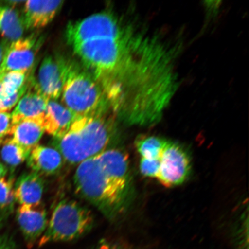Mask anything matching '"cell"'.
<instances>
[{"label":"cell","mask_w":249,"mask_h":249,"mask_svg":"<svg viewBox=\"0 0 249 249\" xmlns=\"http://www.w3.org/2000/svg\"><path fill=\"white\" fill-rule=\"evenodd\" d=\"M48 102L34 86L33 90L24 93L11 113L12 123L14 124L21 120H33L39 121L43 124Z\"/></svg>","instance_id":"13"},{"label":"cell","mask_w":249,"mask_h":249,"mask_svg":"<svg viewBox=\"0 0 249 249\" xmlns=\"http://www.w3.org/2000/svg\"><path fill=\"white\" fill-rule=\"evenodd\" d=\"M44 132L41 123L33 120H23L13 124L10 136L18 144L31 151L38 145Z\"/></svg>","instance_id":"16"},{"label":"cell","mask_w":249,"mask_h":249,"mask_svg":"<svg viewBox=\"0 0 249 249\" xmlns=\"http://www.w3.org/2000/svg\"><path fill=\"white\" fill-rule=\"evenodd\" d=\"M36 42L30 37L11 43L0 67V76L9 71L29 72L35 61Z\"/></svg>","instance_id":"9"},{"label":"cell","mask_w":249,"mask_h":249,"mask_svg":"<svg viewBox=\"0 0 249 249\" xmlns=\"http://www.w3.org/2000/svg\"><path fill=\"white\" fill-rule=\"evenodd\" d=\"M74 185L78 195L109 219L119 215L128 205L130 196L119 191L108 179L96 156L78 164Z\"/></svg>","instance_id":"3"},{"label":"cell","mask_w":249,"mask_h":249,"mask_svg":"<svg viewBox=\"0 0 249 249\" xmlns=\"http://www.w3.org/2000/svg\"><path fill=\"white\" fill-rule=\"evenodd\" d=\"M0 249H11L8 239L3 236H0Z\"/></svg>","instance_id":"24"},{"label":"cell","mask_w":249,"mask_h":249,"mask_svg":"<svg viewBox=\"0 0 249 249\" xmlns=\"http://www.w3.org/2000/svg\"><path fill=\"white\" fill-rule=\"evenodd\" d=\"M159 181L167 188L182 184L188 178L191 170L188 152L178 143L168 142L160 158Z\"/></svg>","instance_id":"6"},{"label":"cell","mask_w":249,"mask_h":249,"mask_svg":"<svg viewBox=\"0 0 249 249\" xmlns=\"http://www.w3.org/2000/svg\"><path fill=\"white\" fill-rule=\"evenodd\" d=\"M65 36L114 110L154 94L166 77L167 53L160 37L114 14L103 12L70 23Z\"/></svg>","instance_id":"1"},{"label":"cell","mask_w":249,"mask_h":249,"mask_svg":"<svg viewBox=\"0 0 249 249\" xmlns=\"http://www.w3.org/2000/svg\"><path fill=\"white\" fill-rule=\"evenodd\" d=\"M93 223L91 211L76 201L65 199L54 208L39 245L74 240L88 232Z\"/></svg>","instance_id":"5"},{"label":"cell","mask_w":249,"mask_h":249,"mask_svg":"<svg viewBox=\"0 0 249 249\" xmlns=\"http://www.w3.org/2000/svg\"><path fill=\"white\" fill-rule=\"evenodd\" d=\"M15 200L14 179L3 177L0 179V209L11 213Z\"/></svg>","instance_id":"20"},{"label":"cell","mask_w":249,"mask_h":249,"mask_svg":"<svg viewBox=\"0 0 249 249\" xmlns=\"http://www.w3.org/2000/svg\"><path fill=\"white\" fill-rule=\"evenodd\" d=\"M168 140L154 136H144L137 139L135 146L141 158L160 160Z\"/></svg>","instance_id":"18"},{"label":"cell","mask_w":249,"mask_h":249,"mask_svg":"<svg viewBox=\"0 0 249 249\" xmlns=\"http://www.w3.org/2000/svg\"><path fill=\"white\" fill-rule=\"evenodd\" d=\"M63 1H27L23 18L25 28L37 29L51 22L63 5Z\"/></svg>","instance_id":"12"},{"label":"cell","mask_w":249,"mask_h":249,"mask_svg":"<svg viewBox=\"0 0 249 249\" xmlns=\"http://www.w3.org/2000/svg\"><path fill=\"white\" fill-rule=\"evenodd\" d=\"M2 143V160L12 169L19 166L29 157L31 151L18 144L12 138L3 140Z\"/></svg>","instance_id":"19"},{"label":"cell","mask_w":249,"mask_h":249,"mask_svg":"<svg viewBox=\"0 0 249 249\" xmlns=\"http://www.w3.org/2000/svg\"><path fill=\"white\" fill-rule=\"evenodd\" d=\"M160 160H147L141 158L140 161L139 169L142 176L148 178H157L160 170Z\"/></svg>","instance_id":"21"},{"label":"cell","mask_w":249,"mask_h":249,"mask_svg":"<svg viewBox=\"0 0 249 249\" xmlns=\"http://www.w3.org/2000/svg\"><path fill=\"white\" fill-rule=\"evenodd\" d=\"M10 44L11 43L7 40L0 42V67H1L2 62L4 61L6 53H7Z\"/></svg>","instance_id":"23"},{"label":"cell","mask_w":249,"mask_h":249,"mask_svg":"<svg viewBox=\"0 0 249 249\" xmlns=\"http://www.w3.org/2000/svg\"><path fill=\"white\" fill-rule=\"evenodd\" d=\"M7 173V169L3 164L0 161V179L4 177L6 174Z\"/></svg>","instance_id":"25"},{"label":"cell","mask_w":249,"mask_h":249,"mask_svg":"<svg viewBox=\"0 0 249 249\" xmlns=\"http://www.w3.org/2000/svg\"><path fill=\"white\" fill-rule=\"evenodd\" d=\"M71 112L56 101H49L43 120L45 132L53 138H58L65 135L76 120Z\"/></svg>","instance_id":"14"},{"label":"cell","mask_w":249,"mask_h":249,"mask_svg":"<svg viewBox=\"0 0 249 249\" xmlns=\"http://www.w3.org/2000/svg\"><path fill=\"white\" fill-rule=\"evenodd\" d=\"M27 161L28 166L33 172L42 176L58 173L63 166L64 160L57 149L38 144L31 149Z\"/></svg>","instance_id":"11"},{"label":"cell","mask_w":249,"mask_h":249,"mask_svg":"<svg viewBox=\"0 0 249 249\" xmlns=\"http://www.w3.org/2000/svg\"><path fill=\"white\" fill-rule=\"evenodd\" d=\"M68 64L64 59L48 56L40 64L35 86L48 101H56L61 96Z\"/></svg>","instance_id":"8"},{"label":"cell","mask_w":249,"mask_h":249,"mask_svg":"<svg viewBox=\"0 0 249 249\" xmlns=\"http://www.w3.org/2000/svg\"><path fill=\"white\" fill-rule=\"evenodd\" d=\"M101 249H128L120 245H112L107 246L104 248H102Z\"/></svg>","instance_id":"26"},{"label":"cell","mask_w":249,"mask_h":249,"mask_svg":"<svg viewBox=\"0 0 249 249\" xmlns=\"http://www.w3.org/2000/svg\"><path fill=\"white\" fill-rule=\"evenodd\" d=\"M17 219L24 239L30 246L41 237L48 225L46 211L42 202L20 205L17 210Z\"/></svg>","instance_id":"10"},{"label":"cell","mask_w":249,"mask_h":249,"mask_svg":"<svg viewBox=\"0 0 249 249\" xmlns=\"http://www.w3.org/2000/svg\"><path fill=\"white\" fill-rule=\"evenodd\" d=\"M12 126L11 114L8 112H0V140H4L6 136H10Z\"/></svg>","instance_id":"22"},{"label":"cell","mask_w":249,"mask_h":249,"mask_svg":"<svg viewBox=\"0 0 249 249\" xmlns=\"http://www.w3.org/2000/svg\"><path fill=\"white\" fill-rule=\"evenodd\" d=\"M44 189L45 181L42 176L33 171L23 174L14 186L15 200L20 205L39 204Z\"/></svg>","instance_id":"15"},{"label":"cell","mask_w":249,"mask_h":249,"mask_svg":"<svg viewBox=\"0 0 249 249\" xmlns=\"http://www.w3.org/2000/svg\"><path fill=\"white\" fill-rule=\"evenodd\" d=\"M25 26L23 18L14 8L0 7V33L5 40L13 42L21 38Z\"/></svg>","instance_id":"17"},{"label":"cell","mask_w":249,"mask_h":249,"mask_svg":"<svg viewBox=\"0 0 249 249\" xmlns=\"http://www.w3.org/2000/svg\"><path fill=\"white\" fill-rule=\"evenodd\" d=\"M2 142H3V140H0V145L1 144V143Z\"/></svg>","instance_id":"27"},{"label":"cell","mask_w":249,"mask_h":249,"mask_svg":"<svg viewBox=\"0 0 249 249\" xmlns=\"http://www.w3.org/2000/svg\"><path fill=\"white\" fill-rule=\"evenodd\" d=\"M107 112L76 118L64 135L52 144L64 160L79 164L107 149L116 135V124Z\"/></svg>","instance_id":"2"},{"label":"cell","mask_w":249,"mask_h":249,"mask_svg":"<svg viewBox=\"0 0 249 249\" xmlns=\"http://www.w3.org/2000/svg\"><path fill=\"white\" fill-rule=\"evenodd\" d=\"M96 157L111 182L124 194L131 196L132 180L128 155L123 149L110 148L105 149Z\"/></svg>","instance_id":"7"},{"label":"cell","mask_w":249,"mask_h":249,"mask_svg":"<svg viewBox=\"0 0 249 249\" xmlns=\"http://www.w3.org/2000/svg\"><path fill=\"white\" fill-rule=\"evenodd\" d=\"M61 96L64 107L76 118L104 113L110 107L104 90L92 74L70 62Z\"/></svg>","instance_id":"4"}]
</instances>
